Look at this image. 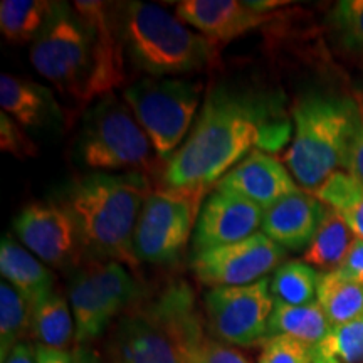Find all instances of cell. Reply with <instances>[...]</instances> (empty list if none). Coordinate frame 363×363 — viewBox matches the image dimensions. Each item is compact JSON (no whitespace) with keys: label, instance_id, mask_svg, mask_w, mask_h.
I'll list each match as a JSON object with an SVG mask.
<instances>
[{"label":"cell","instance_id":"obj_1","mask_svg":"<svg viewBox=\"0 0 363 363\" xmlns=\"http://www.w3.org/2000/svg\"><path fill=\"white\" fill-rule=\"evenodd\" d=\"M289 136L291 123L274 96L220 84L207 94L195 126L167 162L163 182L170 189H211L254 150L276 152Z\"/></svg>","mask_w":363,"mask_h":363},{"label":"cell","instance_id":"obj_2","mask_svg":"<svg viewBox=\"0 0 363 363\" xmlns=\"http://www.w3.org/2000/svg\"><path fill=\"white\" fill-rule=\"evenodd\" d=\"M29 56L39 74L79 104L110 96L125 83L126 54L113 4L62 2Z\"/></svg>","mask_w":363,"mask_h":363},{"label":"cell","instance_id":"obj_3","mask_svg":"<svg viewBox=\"0 0 363 363\" xmlns=\"http://www.w3.org/2000/svg\"><path fill=\"white\" fill-rule=\"evenodd\" d=\"M150 194L147 174L94 172L72 182L61 206L74 220L86 256L136 267L133 238Z\"/></svg>","mask_w":363,"mask_h":363},{"label":"cell","instance_id":"obj_4","mask_svg":"<svg viewBox=\"0 0 363 363\" xmlns=\"http://www.w3.org/2000/svg\"><path fill=\"white\" fill-rule=\"evenodd\" d=\"M203 323L185 281L125 313L113 333V363H190L203 340Z\"/></svg>","mask_w":363,"mask_h":363},{"label":"cell","instance_id":"obj_5","mask_svg":"<svg viewBox=\"0 0 363 363\" xmlns=\"http://www.w3.org/2000/svg\"><path fill=\"white\" fill-rule=\"evenodd\" d=\"M293 121V142L284 163L293 179L313 192L348 167L360 104L348 96L310 93L294 103Z\"/></svg>","mask_w":363,"mask_h":363},{"label":"cell","instance_id":"obj_6","mask_svg":"<svg viewBox=\"0 0 363 363\" xmlns=\"http://www.w3.org/2000/svg\"><path fill=\"white\" fill-rule=\"evenodd\" d=\"M118 33L131 65L155 78L202 71L217 61V45L195 34L158 4L113 6Z\"/></svg>","mask_w":363,"mask_h":363},{"label":"cell","instance_id":"obj_7","mask_svg":"<svg viewBox=\"0 0 363 363\" xmlns=\"http://www.w3.org/2000/svg\"><path fill=\"white\" fill-rule=\"evenodd\" d=\"M152 142L133 111L116 96L99 99L86 113L76 153L84 167L94 172L153 170Z\"/></svg>","mask_w":363,"mask_h":363},{"label":"cell","instance_id":"obj_8","mask_svg":"<svg viewBox=\"0 0 363 363\" xmlns=\"http://www.w3.org/2000/svg\"><path fill=\"white\" fill-rule=\"evenodd\" d=\"M123 98L157 157L169 162L192 126L201 101V84L170 78H145L128 86Z\"/></svg>","mask_w":363,"mask_h":363},{"label":"cell","instance_id":"obj_9","mask_svg":"<svg viewBox=\"0 0 363 363\" xmlns=\"http://www.w3.org/2000/svg\"><path fill=\"white\" fill-rule=\"evenodd\" d=\"M208 189L152 190L136 224L133 252L138 262L172 264L192 238Z\"/></svg>","mask_w":363,"mask_h":363},{"label":"cell","instance_id":"obj_10","mask_svg":"<svg viewBox=\"0 0 363 363\" xmlns=\"http://www.w3.org/2000/svg\"><path fill=\"white\" fill-rule=\"evenodd\" d=\"M142 288L126 267L115 261H93L69 284L78 347L96 340L118 315L138 303Z\"/></svg>","mask_w":363,"mask_h":363},{"label":"cell","instance_id":"obj_11","mask_svg":"<svg viewBox=\"0 0 363 363\" xmlns=\"http://www.w3.org/2000/svg\"><path fill=\"white\" fill-rule=\"evenodd\" d=\"M203 303L207 326L219 342L252 347L267 340V323L274 310L267 278L247 286L212 288Z\"/></svg>","mask_w":363,"mask_h":363},{"label":"cell","instance_id":"obj_12","mask_svg":"<svg viewBox=\"0 0 363 363\" xmlns=\"http://www.w3.org/2000/svg\"><path fill=\"white\" fill-rule=\"evenodd\" d=\"M286 251L266 234L192 256L190 266L202 284L212 288L247 286L264 279L284 259Z\"/></svg>","mask_w":363,"mask_h":363},{"label":"cell","instance_id":"obj_13","mask_svg":"<svg viewBox=\"0 0 363 363\" xmlns=\"http://www.w3.org/2000/svg\"><path fill=\"white\" fill-rule=\"evenodd\" d=\"M13 230L24 247L48 266L66 269L84 256L74 220L62 206L30 203L16 217Z\"/></svg>","mask_w":363,"mask_h":363},{"label":"cell","instance_id":"obj_14","mask_svg":"<svg viewBox=\"0 0 363 363\" xmlns=\"http://www.w3.org/2000/svg\"><path fill=\"white\" fill-rule=\"evenodd\" d=\"M262 217L264 211L256 203L216 189L199 212L192 235V256L251 238L262 225Z\"/></svg>","mask_w":363,"mask_h":363},{"label":"cell","instance_id":"obj_15","mask_svg":"<svg viewBox=\"0 0 363 363\" xmlns=\"http://www.w3.org/2000/svg\"><path fill=\"white\" fill-rule=\"evenodd\" d=\"M217 190L238 195L266 211L299 187L283 163L262 150H254L222 177Z\"/></svg>","mask_w":363,"mask_h":363},{"label":"cell","instance_id":"obj_16","mask_svg":"<svg viewBox=\"0 0 363 363\" xmlns=\"http://www.w3.org/2000/svg\"><path fill=\"white\" fill-rule=\"evenodd\" d=\"M326 211L311 192L298 190L266 208L261 233L284 251H301L311 244Z\"/></svg>","mask_w":363,"mask_h":363},{"label":"cell","instance_id":"obj_17","mask_svg":"<svg viewBox=\"0 0 363 363\" xmlns=\"http://www.w3.org/2000/svg\"><path fill=\"white\" fill-rule=\"evenodd\" d=\"M177 17L194 26L216 45L256 29L271 16L254 12L246 0H184L175 4Z\"/></svg>","mask_w":363,"mask_h":363},{"label":"cell","instance_id":"obj_18","mask_svg":"<svg viewBox=\"0 0 363 363\" xmlns=\"http://www.w3.org/2000/svg\"><path fill=\"white\" fill-rule=\"evenodd\" d=\"M0 106L22 128H57L62 123V110L51 91L7 72L0 76Z\"/></svg>","mask_w":363,"mask_h":363},{"label":"cell","instance_id":"obj_19","mask_svg":"<svg viewBox=\"0 0 363 363\" xmlns=\"http://www.w3.org/2000/svg\"><path fill=\"white\" fill-rule=\"evenodd\" d=\"M0 272L17 291L35 305L40 298L54 291V276L29 249L4 235L0 242Z\"/></svg>","mask_w":363,"mask_h":363},{"label":"cell","instance_id":"obj_20","mask_svg":"<svg viewBox=\"0 0 363 363\" xmlns=\"http://www.w3.org/2000/svg\"><path fill=\"white\" fill-rule=\"evenodd\" d=\"M331 330L325 311L316 303L305 306H291L274 301V310L267 323V338L289 337L308 348H315Z\"/></svg>","mask_w":363,"mask_h":363},{"label":"cell","instance_id":"obj_21","mask_svg":"<svg viewBox=\"0 0 363 363\" xmlns=\"http://www.w3.org/2000/svg\"><path fill=\"white\" fill-rule=\"evenodd\" d=\"M66 298L51 291L33 306V328L30 335L39 347L66 352L76 340V326Z\"/></svg>","mask_w":363,"mask_h":363},{"label":"cell","instance_id":"obj_22","mask_svg":"<svg viewBox=\"0 0 363 363\" xmlns=\"http://www.w3.org/2000/svg\"><path fill=\"white\" fill-rule=\"evenodd\" d=\"M59 6L61 2L49 0H2L0 30L13 44L34 43L56 16Z\"/></svg>","mask_w":363,"mask_h":363},{"label":"cell","instance_id":"obj_23","mask_svg":"<svg viewBox=\"0 0 363 363\" xmlns=\"http://www.w3.org/2000/svg\"><path fill=\"white\" fill-rule=\"evenodd\" d=\"M316 298L331 326L363 316V284L348 279L338 269L321 272Z\"/></svg>","mask_w":363,"mask_h":363},{"label":"cell","instance_id":"obj_24","mask_svg":"<svg viewBox=\"0 0 363 363\" xmlns=\"http://www.w3.org/2000/svg\"><path fill=\"white\" fill-rule=\"evenodd\" d=\"M311 194L323 206L338 212L352 234L363 240V185L355 177L337 172Z\"/></svg>","mask_w":363,"mask_h":363},{"label":"cell","instance_id":"obj_25","mask_svg":"<svg viewBox=\"0 0 363 363\" xmlns=\"http://www.w3.org/2000/svg\"><path fill=\"white\" fill-rule=\"evenodd\" d=\"M352 235L338 212L328 208L311 244L305 249L303 262L326 271L337 269L352 246Z\"/></svg>","mask_w":363,"mask_h":363},{"label":"cell","instance_id":"obj_26","mask_svg":"<svg viewBox=\"0 0 363 363\" xmlns=\"http://www.w3.org/2000/svg\"><path fill=\"white\" fill-rule=\"evenodd\" d=\"M33 328V305L11 283L0 284V362L7 357Z\"/></svg>","mask_w":363,"mask_h":363},{"label":"cell","instance_id":"obj_27","mask_svg":"<svg viewBox=\"0 0 363 363\" xmlns=\"http://www.w3.org/2000/svg\"><path fill=\"white\" fill-rule=\"evenodd\" d=\"M325 26L340 52L363 62V0H340L326 13Z\"/></svg>","mask_w":363,"mask_h":363},{"label":"cell","instance_id":"obj_28","mask_svg":"<svg viewBox=\"0 0 363 363\" xmlns=\"http://www.w3.org/2000/svg\"><path fill=\"white\" fill-rule=\"evenodd\" d=\"M320 274L303 261L283 262L269 279V291L276 303L305 306L315 303Z\"/></svg>","mask_w":363,"mask_h":363},{"label":"cell","instance_id":"obj_29","mask_svg":"<svg viewBox=\"0 0 363 363\" xmlns=\"http://www.w3.org/2000/svg\"><path fill=\"white\" fill-rule=\"evenodd\" d=\"M313 363H363V316L331 326L328 335L311 348Z\"/></svg>","mask_w":363,"mask_h":363},{"label":"cell","instance_id":"obj_30","mask_svg":"<svg viewBox=\"0 0 363 363\" xmlns=\"http://www.w3.org/2000/svg\"><path fill=\"white\" fill-rule=\"evenodd\" d=\"M257 363H313L311 348L289 337H272L264 342Z\"/></svg>","mask_w":363,"mask_h":363},{"label":"cell","instance_id":"obj_31","mask_svg":"<svg viewBox=\"0 0 363 363\" xmlns=\"http://www.w3.org/2000/svg\"><path fill=\"white\" fill-rule=\"evenodd\" d=\"M0 148L16 158H30L38 155V147L22 130V126L12 120L7 113L0 115Z\"/></svg>","mask_w":363,"mask_h":363},{"label":"cell","instance_id":"obj_32","mask_svg":"<svg viewBox=\"0 0 363 363\" xmlns=\"http://www.w3.org/2000/svg\"><path fill=\"white\" fill-rule=\"evenodd\" d=\"M190 363H249L242 353L214 338H206Z\"/></svg>","mask_w":363,"mask_h":363},{"label":"cell","instance_id":"obj_33","mask_svg":"<svg viewBox=\"0 0 363 363\" xmlns=\"http://www.w3.org/2000/svg\"><path fill=\"white\" fill-rule=\"evenodd\" d=\"M337 269L347 276L348 279L357 281V283L363 284V240L353 239L350 249H348L347 256L342 261Z\"/></svg>","mask_w":363,"mask_h":363},{"label":"cell","instance_id":"obj_34","mask_svg":"<svg viewBox=\"0 0 363 363\" xmlns=\"http://www.w3.org/2000/svg\"><path fill=\"white\" fill-rule=\"evenodd\" d=\"M360 104V123H358L355 140H353L350 158H348V174L363 185V96L358 98Z\"/></svg>","mask_w":363,"mask_h":363},{"label":"cell","instance_id":"obj_35","mask_svg":"<svg viewBox=\"0 0 363 363\" xmlns=\"http://www.w3.org/2000/svg\"><path fill=\"white\" fill-rule=\"evenodd\" d=\"M6 363H39L38 362V348L27 342H21L7 357Z\"/></svg>","mask_w":363,"mask_h":363},{"label":"cell","instance_id":"obj_36","mask_svg":"<svg viewBox=\"0 0 363 363\" xmlns=\"http://www.w3.org/2000/svg\"><path fill=\"white\" fill-rule=\"evenodd\" d=\"M38 362L39 363H72V353L52 350V348L39 347L38 345Z\"/></svg>","mask_w":363,"mask_h":363},{"label":"cell","instance_id":"obj_37","mask_svg":"<svg viewBox=\"0 0 363 363\" xmlns=\"http://www.w3.org/2000/svg\"><path fill=\"white\" fill-rule=\"evenodd\" d=\"M246 4L254 12L262 13V16H269L267 12L274 11V9L281 6H288L289 2H286V0H246Z\"/></svg>","mask_w":363,"mask_h":363},{"label":"cell","instance_id":"obj_38","mask_svg":"<svg viewBox=\"0 0 363 363\" xmlns=\"http://www.w3.org/2000/svg\"><path fill=\"white\" fill-rule=\"evenodd\" d=\"M72 363H101L98 353L88 347H76L72 352Z\"/></svg>","mask_w":363,"mask_h":363}]
</instances>
